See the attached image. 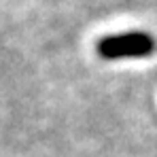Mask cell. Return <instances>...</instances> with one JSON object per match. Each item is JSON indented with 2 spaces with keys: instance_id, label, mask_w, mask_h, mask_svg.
Here are the masks:
<instances>
[{
  "instance_id": "obj_1",
  "label": "cell",
  "mask_w": 157,
  "mask_h": 157,
  "mask_svg": "<svg viewBox=\"0 0 157 157\" xmlns=\"http://www.w3.org/2000/svg\"><path fill=\"white\" fill-rule=\"evenodd\" d=\"M96 51L104 59H121V57H147L155 51V38L147 32H123L108 34L98 40Z\"/></svg>"
}]
</instances>
